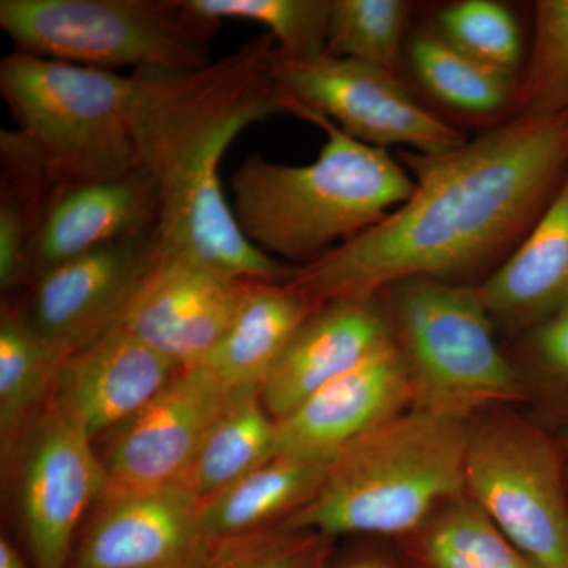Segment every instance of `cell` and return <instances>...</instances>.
<instances>
[{
    "label": "cell",
    "instance_id": "1",
    "mask_svg": "<svg viewBox=\"0 0 568 568\" xmlns=\"http://www.w3.org/2000/svg\"><path fill=\"white\" fill-rule=\"evenodd\" d=\"M414 192L383 222L295 267L317 305L376 297L402 280H447L517 248L568 173V112L514 118L443 153L402 152Z\"/></svg>",
    "mask_w": 568,
    "mask_h": 568
},
{
    "label": "cell",
    "instance_id": "2",
    "mask_svg": "<svg viewBox=\"0 0 568 568\" xmlns=\"http://www.w3.org/2000/svg\"><path fill=\"white\" fill-rule=\"evenodd\" d=\"M275 40L242 44L186 73L136 71L132 125L138 168L159 193L160 253L250 282H290L295 267L246 241L222 189V162L246 126L284 112Z\"/></svg>",
    "mask_w": 568,
    "mask_h": 568
},
{
    "label": "cell",
    "instance_id": "3",
    "mask_svg": "<svg viewBox=\"0 0 568 568\" xmlns=\"http://www.w3.org/2000/svg\"><path fill=\"white\" fill-rule=\"evenodd\" d=\"M134 74L14 51L0 62V93L17 130L0 133L2 182L41 205L65 189L136 170Z\"/></svg>",
    "mask_w": 568,
    "mask_h": 568
},
{
    "label": "cell",
    "instance_id": "4",
    "mask_svg": "<svg viewBox=\"0 0 568 568\" xmlns=\"http://www.w3.org/2000/svg\"><path fill=\"white\" fill-rule=\"evenodd\" d=\"M327 136L315 162L291 166L250 155L231 178L246 241L276 261L313 263L405 204L414 181L387 149L354 140L324 115L284 103Z\"/></svg>",
    "mask_w": 568,
    "mask_h": 568
},
{
    "label": "cell",
    "instance_id": "5",
    "mask_svg": "<svg viewBox=\"0 0 568 568\" xmlns=\"http://www.w3.org/2000/svg\"><path fill=\"white\" fill-rule=\"evenodd\" d=\"M467 422L410 409L332 459L315 499L283 525L334 538H405L465 493Z\"/></svg>",
    "mask_w": 568,
    "mask_h": 568
},
{
    "label": "cell",
    "instance_id": "6",
    "mask_svg": "<svg viewBox=\"0 0 568 568\" xmlns=\"http://www.w3.org/2000/svg\"><path fill=\"white\" fill-rule=\"evenodd\" d=\"M376 297L406 364L413 409L469 422L529 402L521 372L496 343L477 286L414 276Z\"/></svg>",
    "mask_w": 568,
    "mask_h": 568
},
{
    "label": "cell",
    "instance_id": "7",
    "mask_svg": "<svg viewBox=\"0 0 568 568\" xmlns=\"http://www.w3.org/2000/svg\"><path fill=\"white\" fill-rule=\"evenodd\" d=\"M0 28L17 51L115 73L204 69L216 31L182 0H0Z\"/></svg>",
    "mask_w": 568,
    "mask_h": 568
},
{
    "label": "cell",
    "instance_id": "8",
    "mask_svg": "<svg viewBox=\"0 0 568 568\" xmlns=\"http://www.w3.org/2000/svg\"><path fill=\"white\" fill-rule=\"evenodd\" d=\"M465 493L538 568H568V478L562 447L514 414L467 422Z\"/></svg>",
    "mask_w": 568,
    "mask_h": 568
},
{
    "label": "cell",
    "instance_id": "9",
    "mask_svg": "<svg viewBox=\"0 0 568 568\" xmlns=\"http://www.w3.org/2000/svg\"><path fill=\"white\" fill-rule=\"evenodd\" d=\"M275 80L284 103L324 115L354 140L387 149L443 153L465 144L462 130L418 104L396 73L324 54L282 58L276 51Z\"/></svg>",
    "mask_w": 568,
    "mask_h": 568
},
{
    "label": "cell",
    "instance_id": "10",
    "mask_svg": "<svg viewBox=\"0 0 568 568\" xmlns=\"http://www.w3.org/2000/svg\"><path fill=\"white\" fill-rule=\"evenodd\" d=\"M11 459L20 463L18 500L33 566L69 568L82 517L106 489L92 437L50 399Z\"/></svg>",
    "mask_w": 568,
    "mask_h": 568
},
{
    "label": "cell",
    "instance_id": "11",
    "mask_svg": "<svg viewBox=\"0 0 568 568\" xmlns=\"http://www.w3.org/2000/svg\"><path fill=\"white\" fill-rule=\"evenodd\" d=\"M159 257L156 233L100 246L33 280L22 310L43 345L62 362L122 324Z\"/></svg>",
    "mask_w": 568,
    "mask_h": 568
},
{
    "label": "cell",
    "instance_id": "12",
    "mask_svg": "<svg viewBox=\"0 0 568 568\" xmlns=\"http://www.w3.org/2000/svg\"><path fill=\"white\" fill-rule=\"evenodd\" d=\"M230 394L203 369L179 372L149 405L108 435L103 496L182 484Z\"/></svg>",
    "mask_w": 568,
    "mask_h": 568
},
{
    "label": "cell",
    "instance_id": "13",
    "mask_svg": "<svg viewBox=\"0 0 568 568\" xmlns=\"http://www.w3.org/2000/svg\"><path fill=\"white\" fill-rule=\"evenodd\" d=\"M250 280L160 253L121 327L179 369L196 368L230 331Z\"/></svg>",
    "mask_w": 568,
    "mask_h": 568
},
{
    "label": "cell",
    "instance_id": "14",
    "mask_svg": "<svg viewBox=\"0 0 568 568\" xmlns=\"http://www.w3.org/2000/svg\"><path fill=\"white\" fill-rule=\"evenodd\" d=\"M69 568H201L213 547L201 499L183 487L103 496Z\"/></svg>",
    "mask_w": 568,
    "mask_h": 568
},
{
    "label": "cell",
    "instance_id": "15",
    "mask_svg": "<svg viewBox=\"0 0 568 568\" xmlns=\"http://www.w3.org/2000/svg\"><path fill=\"white\" fill-rule=\"evenodd\" d=\"M410 407L409 375L392 342L275 420V455L332 463L358 437Z\"/></svg>",
    "mask_w": 568,
    "mask_h": 568
},
{
    "label": "cell",
    "instance_id": "16",
    "mask_svg": "<svg viewBox=\"0 0 568 568\" xmlns=\"http://www.w3.org/2000/svg\"><path fill=\"white\" fill-rule=\"evenodd\" d=\"M159 212L155 183L141 168L59 190L41 205L33 227L28 283L100 246L156 233Z\"/></svg>",
    "mask_w": 568,
    "mask_h": 568
},
{
    "label": "cell",
    "instance_id": "17",
    "mask_svg": "<svg viewBox=\"0 0 568 568\" xmlns=\"http://www.w3.org/2000/svg\"><path fill=\"white\" fill-rule=\"evenodd\" d=\"M392 342L377 297L325 302L291 336L261 387V402L280 420Z\"/></svg>",
    "mask_w": 568,
    "mask_h": 568
},
{
    "label": "cell",
    "instance_id": "18",
    "mask_svg": "<svg viewBox=\"0 0 568 568\" xmlns=\"http://www.w3.org/2000/svg\"><path fill=\"white\" fill-rule=\"evenodd\" d=\"M179 369L119 325L93 345L63 358L51 399L95 440L149 405Z\"/></svg>",
    "mask_w": 568,
    "mask_h": 568
},
{
    "label": "cell",
    "instance_id": "19",
    "mask_svg": "<svg viewBox=\"0 0 568 568\" xmlns=\"http://www.w3.org/2000/svg\"><path fill=\"white\" fill-rule=\"evenodd\" d=\"M489 316L529 332L568 305V173L507 261L477 286Z\"/></svg>",
    "mask_w": 568,
    "mask_h": 568
},
{
    "label": "cell",
    "instance_id": "20",
    "mask_svg": "<svg viewBox=\"0 0 568 568\" xmlns=\"http://www.w3.org/2000/svg\"><path fill=\"white\" fill-rule=\"evenodd\" d=\"M293 282H252L230 331L196 366L226 394L256 390L298 325L317 308Z\"/></svg>",
    "mask_w": 568,
    "mask_h": 568
},
{
    "label": "cell",
    "instance_id": "21",
    "mask_svg": "<svg viewBox=\"0 0 568 568\" xmlns=\"http://www.w3.org/2000/svg\"><path fill=\"white\" fill-rule=\"evenodd\" d=\"M331 463L275 455L219 495L201 500V521L213 541L282 526L308 506Z\"/></svg>",
    "mask_w": 568,
    "mask_h": 568
},
{
    "label": "cell",
    "instance_id": "22",
    "mask_svg": "<svg viewBox=\"0 0 568 568\" xmlns=\"http://www.w3.org/2000/svg\"><path fill=\"white\" fill-rule=\"evenodd\" d=\"M274 457L275 420L261 392H239L213 418L182 485L205 500Z\"/></svg>",
    "mask_w": 568,
    "mask_h": 568
},
{
    "label": "cell",
    "instance_id": "23",
    "mask_svg": "<svg viewBox=\"0 0 568 568\" xmlns=\"http://www.w3.org/2000/svg\"><path fill=\"white\" fill-rule=\"evenodd\" d=\"M405 544L417 568H538L466 493L440 504Z\"/></svg>",
    "mask_w": 568,
    "mask_h": 568
},
{
    "label": "cell",
    "instance_id": "24",
    "mask_svg": "<svg viewBox=\"0 0 568 568\" xmlns=\"http://www.w3.org/2000/svg\"><path fill=\"white\" fill-rule=\"evenodd\" d=\"M61 362L43 345L24 310L7 305L0 316V443L9 462L33 418L50 403Z\"/></svg>",
    "mask_w": 568,
    "mask_h": 568
},
{
    "label": "cell",
    "instance_id": "25",
    "mask_svg": "<svg viewBox=\"0 0 568 568\" xmlns=\"http://www.w3.org/2000/svg\"><path fill=\"white\" fill-rule=\"evenodd\" d=\"M410 62L422 85L440 103L470 115H493L514 108L518 82L476 61L437 33L417 37Z\"/></svg>",
    "mask_w": 568,
    "mask_h": 568
},
{
    "label": "cell",
    "instance_id": "26",
    "mask_svg": "<svg viewBox=\"0 0 568 568\" xmlns=\"http://www.w3.org/2000/svg\"><path fill=\"white\" fill-rule=\"evenodd\" d=\"M182 3L197 21L213 29L226 20L263 24L282 58H315L327 50L332 0H182Z\"/></svg>",
    "mask_w": 568,
    "mask_h": 568
},
{
    "label": "cell",
    "instance_id": "27",
    "mask_svg": "<svg viewBox=\"0 0 568 568\" xmlns=\"http://www.w3.org/2000/svg\"><path fill=\"white\" fill-rule=\"evenodd\" d=\"M409 13L403 0H332L325 52L396 73Z\"/></svg>",
    "mask_w": 568,
    "mask_h": 568
},
{
    "label": "cell",
    "instance_id": "28",
    "mask_svg": "<svg viewBox=\"0 0 568 568\" xmlns=\"http://www.w3.org/2000/svg\"><path fill=\"white\" fill-rule=\"evenodd\" d=\"M536 32L528 74L518 82L514 118L568 112V0L536 2Z\"/></svg>",
    "mask_w": 568,
    "mask_h": 568
},
{
    "label": "cell",
    "instance_id": "29",
    "mask_svg": "<svg viewBox=\"0 0 568 568\" xmlns=\"http://www.w3.org/2000/svg\"><path fill=\"white\" fill-rule=\"evenodd\" d=\"M437 36L476 61L514 77L521 62V33L514 14L493 0H462L437 17Z\"/></svg>",
    "mask_w": 568,
    "mask_h": 568
},
{
    "label": "cell",
    "instance_id": "30",
    "mask_svg": "<svg viewBox=\"0 0 568 568\" xmlns=\"http://www.w3.org/2000/svg\"><path fill=\"white\" fill-rule=\"evenodd\" d=\"M332 538L287 526L213 541L201 568H327Z\"/></svg>",
    "mask_w": 568,
    "mask_h": 568
},
{
    "label": "cell",
    "instance_id": "31",
    "mask_svg": "<svg viewBox=\"0 0 568 568\" xmlns=\"http://www.w3.org/2000/svg\"><path fill=\"white\" fill-rule=\"evenodd\" d=\"M521 372L529 399L548 426H568V305L530 328Z\"/></svg>",
    "mask_w": 568,
    "mask_h": 568
},
{
    "label": "cell",
    "instance_id": "32",
    "mask_svg": "<svg viewBox=\"0 0 568 568\" xmlns=\"http://www.w3.org/2000/svg\"><path fill=\"white\" fill-rule=\"evenodd\" d=\"M37 211L31 201L2 182L0 185V290L2 293L28 283L29 248Z\"/></svg>",
    "mask_w": 568,
    "mask_h": 568
},
{
    "label": "cell",
    "instance_id": "33",
    "mask_svg": "<svg viewBox=\"0 0 568 568\" xmlns=\"http://www.w3.org/2000/svg\"><path fill=\"white\" fill-rule=\"evenodd\" d=\"M0 568H39L31 566L17 547L9 540V538L2 537L0 540Z\"/></svg>",
    "mask_w": 568,
    "mask_h": 568
},
{
    "label": "cell",
    "instance_id": "34",
    "mask_svg": "<svg viewBox=\"0 0 568 568\" xmlns=\"http://www.w3.org/2000/svg\"><path fill=\"white\" fill-rule=\"evenodd\" d=\"M338 568H398L394 564L388 562L386 559L373 558V556H366V558H357L349 560V562L343 564Z\"/></svg>",
    "mask_w": 568,
    "mask_h": 568
},
{
    "label": "cell",
    "instance_id": "35",
    "mask_svg": "<svg viewBox=\"0 0 568 568\" xmlns=\"http://www.w3.org/2000/svg\"><path fill=\"white\" fill-rule=\"evenodd\" d=\"M560 447H562L564 459H566V469H567V478H568V436L566 439H560Z\"/></svg>",
    "mask_w": 568,
    "mask_h": 568
}]
</instances>
